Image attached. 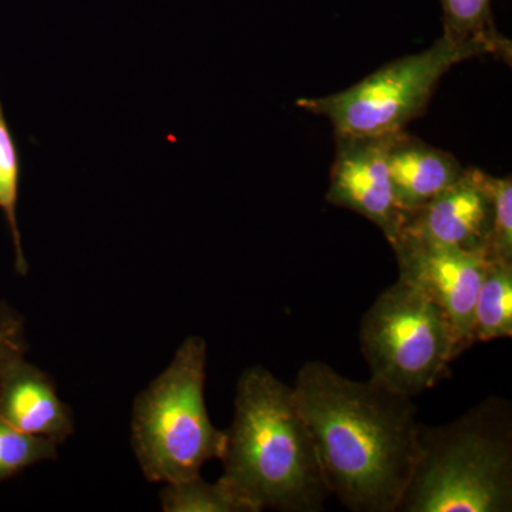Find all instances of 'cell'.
<instances>
[{
    "label": "cell",
    "instance_id": "cell-1",
    "mask_svg": "<svg viewBox=\"0 0 512 512\" xmlns=\"http://www.w3.org/2000/svg\"><path fill=\"white\" fill-rule=\"evenodd\" d=\"M330 495L355 512H397L419 454L413 399L311 360L292 386Z\"/></svg>",
    "mask_w": 512,
    "mask_h": 512
},
{
    "label": "cell",
    "instance_id": "cell-2",
    "mask_svg": "<svg viewBox=\"0 0 512 512\" xmlns=\"http://www.w3.org/2000/svg\"><path fill=\"white\" fill-rule=\"evenodd\" d=\"M221 480L255 512H318L330 497L292 387L264 366L239 377Z\"/></svg>",
    "mask_w": 512,
    "mask_h": 512
},
{
    "label": "cell",
    "instance_id": "cell-3",
    "mask_svg": "<svg viewBox=\"0 0 512 512\" xmlns=\"http://www.w3.org/2000/svg\"><path fill=\"white\" fill-rule=\"evenodd\" d=\"M417 441L397 512L512 511L510 400L488 396L451 423H420Z\"/></svg>",
    "mask_w": 512,
    "mask_h": 512
},
{
    "label": "cell",
    "instance_id": "cell-4",
    "mask_svg": "<svg viewBox=\"0 0 512 512\" xmlns=\"http://www.w3.org/2000/svg\"><path fill=\"white\" fill-rule=\"evenodd\" d=\"M207 360V342L188 336L134 402L131 437L148 481L180 483L200 476L207 461L221 460L225 431L212 424L205 406Z\"/></svg>",
    "mask_w": 512,
    "mask_h": 512
},
{
    "label": "cell",
    "instance_id": "cell-5",
    "mask_svg": "<svg viewBox=\"0 0 512 512\" xmlns=\"http://www.w3.org/2000/svg\"><path fill=\"white\" fill-rule=\"evenodd\" d=\"M359 343L370 379L410 399L446 379L463 355L443 312L400 279L363 315Z\"/></svg>",
    "mask_w": 512,
    "mask_h": 512
},
{
    "label": "cell",
    "instance_id": "cell-6",
    "mask_svg": "<svg viewBox=\"0 0 512 512\" xmlns=\"http://www.w3.org/2000/svg\"><path fill=\"white\" fill-rule=\"evenodd\" d=\"M470 46L441 36L429 49L384 64L343 92L296 101L299 109L326 117L335 133L386 136L423 116L441 77L456 64L480 57Z\"/></svg>",
    "mask_w": 512,
    "mask_h": 512
},
{
    "label": "cell",
    "instance_id": "cell-7",
    "mask_svg": "<svg viewBox=\"0 0 512 512\" xmlns=\"http://www.w3.org/2000/svg\"><path fill=\"white\" fill-rule=\"evenodd\" d=\"M399 279L429 298L443 312L461 353L473 348L474 309L487 269V256L400 235L390 244Z\"/></svg>",
    "mask_w": 512,
    "mask_h": 512
},
{
    "label": "cell",
    "instance_id": "cell-8",
    "mask_svg": "<svg viewBox=\"0 0 512 512\" xmlns=\"http://www.w3.org/2000/svg\"><path fill=\"white\" fill-rule=\"evenodd\" d=\"M386 136L335 133V160L325 198L329 204L356 212L373 222L392 244L404 225V212L394 197Z\"/></svg>",
    "mask_w": 512,
    "mask_h": 512
},
{
    "label": "cell",
    "instance_id": "cell-9",
    "mask_svg": "<svg viewBox=\"0 0 512 512\" xmlns=\"http://www.w3.org/2000/svg\"><path fill=\"white\" fill-rule=\"evenodd\" d=\"M493 225V175L468 167L456 183L409 212L400 235L476 252L490 259Z\"/></svg>",
    "mask_w": 512,
    "mask_h": 512
},
{
    "label": "cell",
    "instance_id": "cell-10",
    "mask_svg": "<svg viewBox=\"0 0 512 512\" xmlns=\"http://www.w3.org/2000/svg\"><path fill=\"white\" fill-rule=\"evenodd\" d=\"M0 417L23 433L59 446L74 431L72 410L57 396L52 377L26 356L0 367Z\"/></svg>",
    "mask_w": 512,
    "mask_h": 512
},
{
    "label": "cell",
    "instance_id": "cell-11",
    "mask_svg": "<svg viewBox=\"0 0 512 512\" xmlns=\"http://www.w3.org/2000/svg\"><path fill=\"white\" fill-rule=\"evenodd\" d=\"M387 165L397 205L409 212L456 183L464 167L451 153L431 146L406 130L390 134Z\"/></svg>",
    "mask_w": 512,
    "mask_h": 512
},
{
    "label": "cell",
    "instance_id": "cell-12",
    "mask_svg": "<svg viewBox=\"0 0 512 512\" xmlns=\"http://www.w3.org/2000/svg\"><path fill=\"white\" fill-rule=\"evenodd\" d=\"M441 6L444 36L458 45L474 47L481 56L511 62V42L495 28L491 0H441Z\"/></svg>",
    "mask_w": 512,
    "mask_h": 512
},
{
    "label": "cell",
    "instance_id": "cell-13",
    "mask_svg": "<svg viewBox=\"0 0 512 512\" xmlns=\"http://www.w3.org/2000/svg\"><path fill=\"white\" fill-rule=\"evenodd\" d=\"M512 336V262H488L474 309L473 339L490 342Z\"/></svg>",
    "mask_w": 512,
    "mask_h": 512
},
{
    "label": "cell",
    "instance_id": "cell-14",
    "mask_svg": "<svg viewBox=\"0 0 512 512\" xmlns=\"http://www.w3.org/2000/svg\"><path fill=\"white\" fill-rule=\"evenodd\" d=\"M161 508L165 512H255L224 480L207 483L201 474L180 483L165 484Z\"/></svg>",
    "mask_w": 512,
    "mask_h": 512
},
{
    "label": "cell",
    "instance_id": "cell-15",
    "mask_svg": "<svg viewBox=\"0 0 512 512\" xmlns=\"http://www.w3.org/2000/svg\"><path fill=\"white\" fill-rule=\"evenodd\" d=\"M20 184V157L15 138L10 133L8 120L0 101V211L5 215L15 249V269L19 275L29 274L28 259L22 247L18 225Z\"/></svg>",
    "mask_w": 512,
    "mask_h": 512
},
{
    "label": "cell",
    "instance_id": "cell-16",
    "mask_svg": "<svg viewBox=\"0 0 512 512\" xmlns=\"http://www.w3.org/2000/svg\"><path fill=\"white\" fill-rule=\"evenodd\" d=\"M57 448L55 441L23 433L0 417V483L25 468L55 460Z\"/></svg>",
    "mask_w": 512,
    "mask_h": 512
},
{
    "label": "cell",
    "instance_id": "cell-17",
    "mask_svg": "<svg viewBox=\"0 0 512 512\" xmlns=\"http://www.w3.org/2000/svg\"><path fill=\"white\" fill-rule=\"evenodd\" d=\"M494 225L490 259L512 262V178L493 177Z\"/></svg>",
    "mask_w": 512,
    "mask_h": 512
},
{
    "label": "cell",
    "instance_id": "cell-18",
    "mask_svg": "<svg viewBox=\"0 0 512 512\" xmlns=\"http://www.w3.org/2000/svg\"><path fill=\"white\" fill-rule=\"evenodd\" d=\"M25 319L9 303L0 301V367L15 357L26 356Z\"/></svg>",
    "mask_w": 512,
    "mask_h": 512
}]
</instances>
